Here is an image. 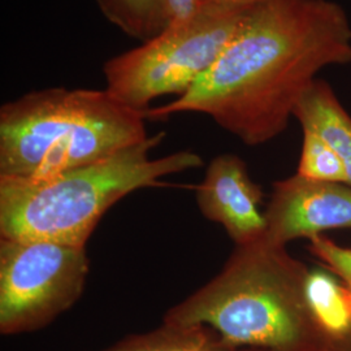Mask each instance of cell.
Wrapping results in <instances>:
<instances>
[{"label": "cell", "mask_w": 351, "mask_h": 351, "mask_svg": "<svg viewBox=\"0 0 351 351\" xmlns=\"http://www.w3.org/2000/svg\"><path fill=\"white\" fill-rule=\"evenodd\" d=\"M298 175L316 181L346 184L348 176L339 155L314 132L303 129Z\"/></svg>", "instance_id": "13"}, {"label": "cell", "mask_w": 351, "mask_h": 351, "mask_svg": "<svg viewBox=\"0 0 351 351\" xmlns=\"http://www.w3.org/2000/svg\"><path fill=\"white\" fill-rule=\"evenodd\" d=\"M202 0H164L165 29L194 17L201 10Z\"/></svg>", "instance_id": "15"}, {"label": "cell", "mask_w": 351, "mask_h": 351, "mask_svg": "<svg viewBox=\"0 0 351 351\" xmlns=\"http://www.w3.org/2000/svg\"><path fill=\"white\" fill-rule=\"evenodd\" d=\"M326 351H351V328L339 339H332Z\"/></svg>", "instance_id": "17"}, {"label": "cell", "mask_w": 351, "mask_h": 351, "mask_svg": "<svg viewBox=\"0 0 351 351\" xmlns=\"http://www.w3.org/2000/svg\"><path fill=\"white\" fill-rule=\"evenodd\" d=\"M103 17L128 37L146 42L165 29L164 0H94Z\"/></svg>", "instance_id": "12"}, {"label": "cell", "mask_w": 351, "mask_h": 351, "mask_svg": "<svg viewBox=\"0 0 351 351\" xmlns=\"http://www.w3.org/2000/svg\"><path fill=\"white\" fill-rule=\"evenodd\" d=\"M159 132L95 163L45 178L0 177V239L86 246L113 204L137 190L168 186L164 177L197 169L194 151L152 158Z\"/></svg>", "instance_id": "3"}, {"label": "cell", "mask_w": 351, "mask_h": 351, "mask_svg": "<svg viewBox=\"0 0 351 351\" xmlns=\"http://www.w3.org/2000/svg\"><path fill=\"white\" fill-rule=\"evenodd\" d=\"M145 113L103 88L34 90L0 107V177L45 178L150 137Z\"/></svg>", "instance_id": "4"}, {"label": "cell", "mask_w": 351, "mask_h": 351, "mask_svg": "<svg viewBox=\"0 0 351 351\" xmlns=\"http://www.w3.org/2000/svg\"><path fill=\"white\" fill-rule=\"evenodd\" d=\"M194 191L202 215L223 226L234 246L263 237V190L252 181L247 164L239 155L220 154L213 158Z\"/></svg>", "instance_id": "8"}, {"label": "cell", "mask_w": 351, "mask_h": 351, "mask_svg": "<svg viewBox=\"0 0 351 351\" xmlns=\"http://www.w3.org/2000/svg\"><path fill=\"white\" fill-rule=\"evenodd\" d=\"M310 251L328 271L339 277L351 294V247L339 246L322 234L310 241Z\"/></svg>", "instance_id": "14"}, {"label": "cell", "mask_w": 351, "mask_h": 351, "mask_svg": "<svg viewBox=\"0 0 351 351\" xmlns=\"http://www.w3.org/2000/svg\"><path fill=\"white\" fill-rule=\"evenodd\" d=\"M264 219V237L281 246L294 239L311 241L326 230L351 228V186L298 173L278 180Z\"/></svg>", "instance_id": "7"}, {"label": "cell", "mask_w": 351, "mask_h": 351, "mask_svg": "<svg viewBox=\"0 0 351 351\" xmlns=\"http://www.w3.org/2000/svg\"><path fill=\"white\" fill-rule=\"evenodd\" d=\"M264 0H202V4H215L226 7H254Z\"/></svg>", "instance_id": "16"}, {"label": "cell", "mask_w": 351, "mask_h": 351, "mask_svg": "<svg viewBox=\"0 0 351 351\" xmlns=\"http://www.w3.org/2000/svg\"><path fill=\"white\" fill-rule=\"evenodd\" d=\"M293 117L300 121L302 129L320 136L339 155L351 186V116L332 86L316 78L297 101Z\"/></svg>", "instance_id": "9"}, {"label": "cell", "mask_w": 351, "mask_h": 351, "mask_svg": "<svg viewBox=\"0 0 351 351\" xmlns=\"http://www.w3.org/2000/svg\"><path fill=\"white\" fill-rule=\"evenodd\" d=\"M251 8L203 4L188 21L108 59L106 90L142 113L159 98L184 95L219 59Z\"/></svg>", "instance_id": "5"}, {"label": "cell", "mask_w": 351, "mask_h": 351, "mask_svg": "<svg viewBox=\"0 0 351 351\" xmlns=\"http://www.w3.org/2000/svg\"><path fill=\"white\" fill-rule=\"evenodd\" d=\"M310 269L262 237L234 246L221 271L162 322L203 326L237 350L326 351L329 339L307 298Z\"/></svg>", "instance_id": "2"}, {"label": "cell", "mask_w": 351, "mask_h": 351, "mask_svg": "<svg viewBox=\"0 0 351 351\" xmlns=\"http://www.w3.org/2000/svg\"><path fill=\"white\" fill-rule=\"evenodd\" d=\"M307 298L315 319L329 342L350 329V291L332 275L319 269L310 271Z\"/></svg>", "instance_id": "11"}, {"label": "cell", "mask_w": 351, "mask_h": 351, "mask_svg": "<svg viewBox=\"0 0 351 351\" xmlns=\"http://www.w3.org/2000/svg\"><path fill=\"white\" fill-rule=\"evenodd\" d=\"M88 274L86 246L0 239V333L50 326L80 301Z\"/></svg>", "instance_id": "6"}, {"label": "cell", "mask_w": 351, "mask_h": 351, "mask_svg": "<svg viewBox=\"0 0 351 351\" xmlns=\"http://www.w3.org/2000/svg\"><path fill=\"white\" fill-rule=\"evenodd\" d=\"M351 63V23L333 0H264L207 73L147 120L202 113L247 145L261 146L289 125L317 73Z\"/></svg>", "instance_id": "1"}, {"label": "cell", "mask_w": 351, "mask_h": 351, "mask_svg": "<svg viewBox=\"0 0 351 351\" xmlns=\"http://www.w3.org/2000/svg\"><path fill=\"white\" fill-rule=\"evenodd\" d=\"M101 351H251L224 345L203 326L163 323L145 333L129 335Z\"/></svg>", "instance_id": "10"}]
</instances>
